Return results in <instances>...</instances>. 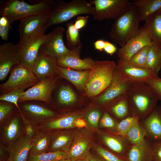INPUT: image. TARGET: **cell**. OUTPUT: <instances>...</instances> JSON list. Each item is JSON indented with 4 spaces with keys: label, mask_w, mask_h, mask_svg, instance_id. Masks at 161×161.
<instances>
[{
    "label": "cell",
    "mask_w": 161,
    "mask_h": 161,
    "mask_svg": "<svg viewBox=\"0 0 161 161\" xmlns=\"http://www.w3.org/2000/svg\"><path fill=\"white\" fill-rule=\"evenodd\" d=\"M103 50L107 54L112 55L116 52L117 48L112 44L109 41H106Z\"/></svg>",
    "instance_id": "cell-49"
},
{
    "label": "cell",
    "mask_w": 161,
    "mask_h": 161,
    "mask_svg": "<svg viewBox=\"0 0 161 161\" xmlns=\"http://www.w3.org/2000/svg\"><path fill=\"white\" fill-rule=\"evenodd\" d=\"M152 89L158 100L161 101V78L158 77L152 78L146 83Z\"/></svg>",
    "instance_id": "cell-44"
},
{
    "label": "cell",
    "mask_w": 161,
    "mask_h": 161,
    "mask_svg": "<svg viewBox=\"0 0 161 161\" xmlns=\"http://www.w3.org/2000/svg\"><path fill=\"white\" fill-rule=\"evenodd\" d=\"M50 13L32 15L21 20L19 25V41L24 40L45 27H48Z\"/></svg>",
    "instance_id": "cell-15"
},
{
    "label": "cell",
    "mask_w": 161,
    "mask_h": 161,
    "mask_svg": "<svg viewBox=\"0 0 161 161\" xmlns=\"http://www.w3.org/2000/svg\"><path fill=\"white\" fill-rule=\"evenodd\" d=\"M68 152L71 161L85 159L89 154L91 140L90 136L83 132L77 133Z\"/></svg>",
    "instance_id": "cell-21"
},
{
    "label": "cell",
    "mask_w": 161,
    "mask_h": 161,
    "mask_svg": "<svg viewBox=\"0 0 161 161\" xmlns=\"http://www.w3.org/2000/svg\"><path fill=\"white\" fill-rule=\"evenodd\" d=\"M58 100L61 104L70 105L77 100L76 95L72 89L67 86H63L59 89L58 94Z\"/></svg>",
    "instance_id": "cell-36"
},
{
    "label": "cell",
    "mask_w": 161,
    "mask_h": 161,
    "mask_svg": "<svg viewBox=\"0 0 161 161\" xmlns=\"http://www.w3.org/2000/svg\"><path fill=\"white\" fill-rule=\"evenodd\" d=\"M54 1L43 0L30 4L24 1L2 0L0 2V15L5 16L11 24L32 15L50 13Z\"/></svg>",
    "instance_id": "cell-2"
},
{
    "label": "cell",
    "mask_w": 161,
    "mask_h": 161,
    "mask_svg": "<svg viewBox=\"0 0 161 161\" xmlns=\"http://www.w3.org/2000/svg\"><path fill=\"white\" fill-rule=\"evenodd\" d=\"M106 44V41L103 39H99L93 43L95 49L102 51L104 49Z\"/></svg>",
    "instance_id": "cell-51"
},
{
    "label": "cell",
    "mask_w": 161,
    "mask_h": 161,
    "mask_svg": "<svg viewBox=\"0 0 161 161\" xmlns=\"http://www.w3.org/2000/svg\"><path fill=\"white\" fill-rule=\"evenodd\" d=\"M140 121L146 130V138L153 143L161 141V106H157L146 118Z\"/></svg>",
    "instance_id": "cell-20"
},
{
    "label": "cell",
    "mask_w": 161,
    "mask_h": 161,
    "mask_svg": "<svg viewBox=\"0 0 161 161\" xmlns=\"http://www.w3.org/2000/svg\"><path fill=\"white\" fill-rule=\"evenodd\" d=\"M11 24L7 18L5 16L0 18V36L3 41L8 40L9 31L11 27Z\"/></svg>",
    "instance_id": "cell-43"
},
{
    "label": "cell",
    "mask_w": 161,
    "mask_h": 161,
    "mask_svg": "<svg viewBox=\"0 0 161 161\" xmlns=\"http://www.w3.org/2000/svg\"><path fill=\"white\" fill-rule=\"evenodd\" d=\"M21 117L24 135L27 137L32 139L39 130L38 124L27 118L23 114Z\"/></svg>",
    "instance_id": "cell-40"
},
{
    "label": "cell",
    "mask_w": 161,
    "mask_h": 161,
    "mask_svg": "<svg viewBox=\"0 0 161 161\" xmlns=\"http://www.w3.org/2000/svg\"><path fill=\"white\" fill-rule=\"evenodd\" d=\"M92 15L94 20L117 19L131 7L128 0H93Z\"/></svg>",
    "instance_id": "cell-6"
},
{
    "label": "cell",
    "mask_w": 161,
    "mask_h": 161,
    "mask_svg": "<svg viewBox=\"0 0 161 161\" xmlns=\"http://www.w3.org/2000/svg\"><path fill=\"white\" fill-rule=\"evenodd\" d=\"M101 116V113L99 111L94 110L88 113L87 118L89 123L92 126L97 127L98 126Z\"/></svg>",
    "instance_id": "cell-46"
},
{
    "label": "cell",
    "mask_w": 161,
    "mask_h": 161,
    "mask_svg": "<svg viewBox=\"0 0 161 161\" xmlns=\"http://www.w3.org/2000/svg\"><path fill=\"white\" fill-rule=\"evenodd\" d=\"M21 63V57L17 44L11 42L0 45V80H4L11 68Z\"/></svg>",
    "instance_id": "cell-14"
},
{
    "label": "cell",
    "mask_w": 161,
    "mask_h": 161,
    "mask_svg": "<svg viewBox=\"0 0 161 161\" xmlns=\"http://www.w3.org/2000/svg\"><path fill=\"white\" fill-rule=\"evenodd\" d=\"M132 2L138 9L141 21L147 18L161 8V0H134Z\"/></svg>",
    "instance_id": "cell-31"
},
{
    "label": "cell",
    "mask_w": 161,
    "mask_h": 161,
    "mask_svg": "<svg viewBox=\"0 0 161 161\" xmlns=\"http://www.w3.org/2000/svg\"><path fill=\"white\" fill-rule=\"evenodd\" d=\"M24 89H20L15 90L7 93L4 94L0 96V100L14 104L18 109L21 116L22 114L19 106L18 102L19 99L22 93L24 92Z\"/></svg>",
    "instance_id": "cell-41"
},
{
    "label": "cell",
    "mask_w": 161,
    "mask_h": 161,
    "mask_svg": "<svg viewBox=\"0 0 161 161\" xmlns=\"http://www.w3.org/2000/svg\"><path fill=\"white\" fill-rule=\"evenodd\" d=\"M65 31L64 27L60 26L54 28L47 34L40 49L55 59L72 52L74 51L69 50L64 44L63 37Z\"/></svg>",
    "instance_id": "cell-10"
},
{
    "label": "cell",
    "mask_w": 161,
    "mask_h": 161,
    "mask_svg": "<svg viewBox=\"0 0 161 161\" xmlns=\"http://www.w3.org/2000/svg\"><path fill=\"white\" fill-rule=\"evenodd\" d=\"M57 74L74 84L79 90H84L90 70L78 71L57 66Z\"/></svg>",
    "instance_id": "cell-26"
},
{
    "label": "cell",
    "mask_w": 161,
    "mask_h": 161,
    "mask_svg": "<svg viewBox=\"0 0 161 161\" xmlns=\"http://www.w3.org/2000/svg\"><path fill=\"white\" fill-rule=\"evenodd\" d=\"M51 131L39 130L32 139V143L29 154L37 155L48 152L50 143Z\"/></svg>",
    "instance_id": "cell-30"
},
{
    "label": "cell",
    "mask_w": 161,
    "mask_h": 161,
    "mask_svg": "<svg viewBox=\"0 0 161 161\" xmlns=\"http://www.w3.org/2000/svg\"><path fill=\"white\" fill-rule=\"evenodd\" d=\"M12 106L5 103L0 104V124H2L8 118L12 111Z\"/></svg>",
    "instance_id": "cell-45"
},
{
    "label": "cell",
    "mask_w": 161,
    "mask_h": 161,
    "mask_svg": "<svg viewBox=\"0 0 161 161\" xmlns=\"http://www.w3.org/2000/svg\"><path fill=\"white\" fill-rule=\"evenodd\" d=\"M80 52L74 51L54 59L57 65L61 67L78 71L91 69L95 61L90 58L81 59L80 58Z\"/></svg>",
    "instance_id": "cell-19"
},
{
    "label": "cell",
    "mask_w": 161,
    "mask_h": 161,
    "mask_svg": "<svg viewBox=\"0 0 161 161\" xmlns=\"http://www.w3.org/2000/svg\"><path fill=\"white\" fill-rule=\"evenodd\" d=\"M93 6L92 0H72L68 2L61 0L54 1L48 26L64 23L77 16L92 15Z\"/></svg>",
    "instance_id": "cell-4"
},
{
    "label": "cell",
    "mask_w": 161,
    "mask_h": 161,
    "mask_svg": "<svg viewBox=\"0 0 161 161\" xmlns=\"http://www.w3.org/2000/svg\"><path fill=\"white\" fill-rule=\"evenodd\" d=\"M150 47L147 46L142 48L133 55L127 62L135 66L147 69V58Z\"/></svg>",
    "instance_id": "cell-37"
},
{
    "label": "cell",
    "mask_w": 161,
    "mask_h": 161,
    "mask_svg": "<svg viewBox=\"0 0 161 161\" xmlns=\"http://www.w3.org/2000/svg\"><path fill=\"white\" fill-rule=\"evenodd\" d=\"M153 143L145 137L139 143L133 145L125 158L127 161H153Z\"/></svg>",
    "instance_id": "cell-22"
},
{
    "label": "cell",
    "mask_w": 161,
    "mask_h": 161,
    "mask_svg": "<svg viewBox=\"0 0 161 161\" xmlns=\"http://www.w3.org/2000/svg\"><path fill=\"white\" fill-rule=\"evenodd\" d=\"M131 116L140 121L146 118L157 106L159 100L146 83L132 84L126 94Z\"/></svg>",
    "instance_id": "cell-1"
},
{
    "label": "cell",
    "mask_w": 161,
    "mask_h": 161,
    "mask_svg": "<svg viewBox=\"0 0 161 161\" xmlns=\"http://www.w3.org/2000/svg\"><path fill=\"white\" fill-rule=\"evenodd\" d=\"M117 68L122 76L132 84L145 83L157 77L148 69L135 66L123 60L119 59Z\"/></svg>",
    "instance_id": "cell-16"
},
{
    "label": "cell",
    "mask_w": 161,
    "mask_h": 161,
    "mask_svg": "<svg viewBox=\"0 0 161 161\" xmlns=\"http://www.w3.org/2000/svg\"><path fill=\"white\" fill-rule=\"evenodd\" d=\"M56 80V78L53 76L40 80L23 92L18 102L38 100L50 103L52 91Z\"/></svg>",
    "instance_id": "cell-11"
},
{
    "label": "cell",
    "mask_w": 161,
    "mask_h": 161,
    "mask_svg": "<svg viewBox=\"0 0 161 161\" xmlns=\"http://www.w3.org/2000/svg\"><path fill=\"white\" fill-rule=\"evenodd\" d=\"M57 65L55 59L46 54L40 49L32 69L39 80L54 76L57 73Z\"/></svg>",
    "instance_id": "cell-17"
},
{
    "label": "cell",
    "mask_w": 161,
    "mask_h": 161,
    "mask_svg": "<svg viewBox=\"0 0 161 161\" xmlns=\"http://www.w3.org/2000/svg\"><path fill=\"white\" fill-rule=\"evenodd\" d=\"M140 21L139 11L133 4L127 12L115 20L111 27L110 38L121 47H123L138 33Z\"/></svg>",
    "instance_id": "cell-3"
},
{
    "label": "cell",
    "mask_w": 161,
    "mask_h": 161,
    "mask_svg": "<svg viewBox=\"0 0 161 161\" xmlns=\"http://www.w3.org/2000/svg\"><path fill=\"white\" fill-rule=\"evenodd\" d=\"M39 81L31 68L20 63L14 66L7 80L0 85V90L5 94L15 90L25 89Z\"/></svg>",
    "instance_id": "cell-7"
},
{
    "label": "cell",
    "mask_w": 161,
    "mask_h": 161,
    "mask_svg": "<svg viewBox=\"0 0 161 161\" xmlns=\"http://www.w3.org/2000/svg\"><path fill=\"white\" fill-rule=\"evenodd\" d=\"M81 114L78 113L68 114L55 117V116L38 124L39 130L51 131L75 127L73 123L74 120L80 117Z\"/></svg>",
    "instance_id": "cell-23"
},
{
    "label": "cell",
    "mask_w": 161,
    "mask_h": 161,
    "mask_svg": "<svg viewBox=\"0 0 161 161\" xmlns=\"http://www.w3.org/2000/svg\"><path fill=\"white\" fill-rule=\"evenodd\" d=\"M116 67L114 61H95L86 85L85 95L93 97L103 92L110 83Z\"/></svg>",
    "instance_id": "cell-5"
},
{
    "label": "cell",
    "mask_w": 161,
    "mask_h": 161,
    "mask_svg": "<svg viewBox=\"0 0 161 161\" xmlns=\"http://www.w3.org/2000/svg\"><path fill=\"white\" fill-rule=\"evenodd\" d=\"M101 139L107 150L117 155L125 158L126 154L132 145L124 136L109 132H104Z\"/></svg>",
    "instance_id": "cell-18"
},
{
    "label": "cell",
    "mask_w": 161,
    "mask_h": 161,
    "mask_svg": "<svg viewBox=\"0 0 161 161\" xmlns=\"http://www.w3.org/2000/svg\"><path fill=\"white\" fill-rule=\"evenodd\" d=\"M51 132L50 143L48 152L61 151L68 153L73 142V134L62 130Z\"/></svg>",
    "instance_id": "cell-24"
},
{
    "label": "cell",
    "mask_w": 161,
    "mask_h": 161,
    "mask_svg": "<svg viewBox=\"0 0 161 161\" xmlns=\"http://www.w3.org/2000/svg\"><path fill=\"white\" fill-rule=\"evenodd\" d=\"M32 143V139L24 134L8 149V161H27Z\"/></svg>",
    "instance_id": "cell-25"
},
{
    "label": "cell",
    "mask_w": 161,
    "mask_h": 161,
    "mask_svg": "<svg viewBox=\"0 0 161 161\" xmlns=\"http://www.w3.org/2000/svg\"><path fill=\"white\" fill-rule=\"evenodd\" d=\"M67 47L70 50L81 52L82 45L79 36L80 31L74 26V22L71 21L66 25Z\"/></svg>",
    "instance_id": "cell-33"
},
{
    "label": "cell",
    "mask_w": 161,
    "mask_h": 161,
    "mask_svg": "<svg viewBox=\"0 0 161 161\" xmlns=\"http://www.w3.org/2000/svg\"><path fill=\"white\" fill-rule=\"evenodd\" d=\"M68 158L67 152L59 151L48 152L37 155L29 154L27 161H58Z\"/></svg>",
    "instance_id": "cell-35"
},
{
    "label": "cell",
    "mask_w": 161,
    "mask_h": 161,
    "mask_svg": "<svg viewBox=\"0 0 161 161\" xmlns=\"http://www.w3.org/2000/svg\"><path fill=\"white\" fill-rule=\"evenodd\" d=\"M161 68V49L155 45L150 47L147 61V69L155 75L158 76Z\"/></svg>",
    "instance_id": "cell-32"
},
{
    "label": "cell",
    "mask_w": 161,
    "mask_h": 161,
    "mask_svg": "<svg viewBox=\"0 0 161 161\" xmlns=\"http://www.w3.org/2000/svg\"><path fill=\"white\" fill-rule=\"evenodd\" d=\"M154 160L161 161V141L153 143Z\"/></svg>",
    "instance_id": "cell-48"
},
{
    "label": "cell",
    "mask_w": 161,
    "mask_h": 161,
    "mask_svg": "<svg viewBox=\"0 0 161 161\" xmlns=\"http://www.w3.org/2000/svg\"><path fill=\"white\" fill-rule=\"evenodd\" d=\"M95 150L99 156L106 161H127L126 158L120 157L103 147L98 146Z\"/></svg>",
    "instance_id": "cell-42"
},
{
    "label": "cell",
    "mask_w": 161,
    "mask_h": 161,
    "mask_svg": "<svg viewBox=\"0 0 161 161\" xmlns=\"http://www.w3.org/2000/svg\"><path fill=\"white\" fill-rule=\"evenodd\" d=\"M85 161H106L100 156L97 157L89 154L85 158Z\"/></svg>",
    "instance_id": "cell-52"
},
{
    "label": "cell",
    "mask_w": 161,
    "mask_h": 161,
    "mask_svg": "<svg viewBox=\"0 0 161 161\" xmlns=\"http://www.w3.org/2000/svg\"><path fill=\"white\" fill-rule=\"evenodd\" d=\"M58 161H71V160L69 158L63 159Z\"/></svg>",
    "instance_id": "cell-53"
},
{
    "label": "cell",
    "mask_w": 161,
    "mask_h": 161,
    "mask_svg": "<svg viewBox=\"0 0 161 161\" xmlns=\"http://www.w3.org/2000/svg\"><path fill=\"white\" fill-rule=\"evenodd\" d=\"M153 161H155L153 160Z\"/></svg>",
    "instance_id": "cell-56"
},
{
    "label": "cell",
    "mask_w": 161,
    "mask_h": 161,
    "mask_svg": "<svg viewBox=\"0 0 161 161\" xmlns=\"http://www.w3.org/2000/svg\"><path fill=\"white\" fill-rule=\"evenodd\" d=\"M47 26L17 44L21 57V64L32 68L37 57L41 47L47 35Z\"/></svg>",
    "instance_id": "cell-8"
},
{
    "label": "cell",
    "mask_w": 161,
    "mask_h": 161,
    "mask_svg": "<svg viewBox=\"0 0 161 161\" xmlns=\"http://www.w3.org/2000/svg\"><path fill=\"white\" fill-rule=\"evenodd\" d=\"M8 161V160H7L6 161Z\"/></svg>",
    "instance_id": "cell-55"
},
{
    "label": "cell",
    "mask_w": 161,
    "mask_h": 161,
    "mask_svg": "<svg viewBox=\"0 0 161 161\" xmlns=\"http://www.w3.org/2000/svg\"><path fill=\"white\" fill-rule=\"evenodd\" d=\"M153 45L148 31L144 25L140 28L138 33L129 41L117 52L119 59L128 61L136 53L144 47Z\"/></svg>",
    "instance_id": "cell-12"
},
{
    "label": "cell",
    "mask_w": 161,
    "mask_h": 161,
    "mask_svg": "<svg viewBox=\"0 0 161 161\" xmlns=\"http://www.w3.org/2000/svg\"><path fill=\"white\" fill-rule=\"evenodd\" d=\"M20 117L18 115H16L0 125L1 143L8 149L24 134Z\"/></svg>",
    "instance_id": "cell-13"
},
{
    "label": "cell",
    "mask_w": 161,
    "mask_h": 161,
    "mask_svg": "<svg viewBox=\"0 0 161 161\" xmlns=\"http://www.w3.org/2000/svg\"><path fill=\"white\" fill-rule=\"evenodd\" d=\"M144 25L153 45L161 49V8L148 16Z\"/></svg>",
    "instance_id": "cell-27"
},
{
    "label": "cell",
    "mask_w": 161,
    "mask_h": 161,
    "mask_svg": "<svg viewBox=\"0 0 161 161\" xmlns=\"http://www.w3.org/2000/svg\"><path fill=\"white\" fill-rule=\"evenodd\" d=\"M25 112L32 118L31 121L39 124L46 120L55 117L53 111L44 107L33 104H26L23 106Z\"/></svg>",
    "instance_id": "cell-29"
},
{
    "label": "cell",
    "mask_w": 161,
    "mask_h": 161,
    "mask_svg": "<svg viewBox=\"0 0 161 161\" xmlns=\"http://www.w3.org/2000/svg\"><path fill=\"white\" fill-rule=\"evenodd\" d=\"M146 130L139 121L133 125L124 136L133 145L140 143L146 137Z\"/></svg>",
    "instance_id": "cell-34"
},
{
    "label": "cell",
    "mask_w": 161,
    "mask_h": 161,
    "mask_svg": "<svg viewBox=\"0 0 161 161\" xmlns=\"http://www.w3.org/2000/svg\"><path fill=\"white\" fill-rule=\"evenodd\" d=\"M89 17L88 15L78 16L74 22V26L75 28L80 31L81 29L84 27L86 25Z\"/></svg>",
    "instance_id": "cell-47"
},
{
    "label": "cell",
    "mask_w": 161,
    "mask_h": 161,
    "mask_svg": "<svg viewBox=\"0 0 161 161\" xmlns=\"http://www.w3.org/2000/svg\"><path fill=\"white\" fill-rule=\"evenodd\" d=\"M118 122L106 110L103 114L100 124L101 127L111 131L110 133L115 134Z\"/></svg>",
    "instance_id": "cell-39"
},
{
    "label": "cell",
    "mask_w": 161,
    "mask_h": 161,
    "mask_svg": "<svg viewBox=\"0 0 161 161\" xmlns=\"http://www.w3.org/2000/svg\"><path fill=\"white\" fill-rule=\"evenodd\" d=\"M132 84L122 76L116 67L110 83L97 97V104L106 107L114 101L126 96Z\"/></svg>",
    "instance_id": "cell-9"
},
{
    "label": "cell",
    "mask_w": 161,
    "mask_h": 161,
    "mask_svg": "<svg viewBox=\"0 0 161 161\" xmlns=\"http://www.w3.org/2000/svg\"><path fill=\"white\" fill-rule=\"evenodd\" d=\"M75 161H85V159H82L77 160Z\"/></svg>",
    "instance_id": "cell-54"
},
{
    "label": "cell",
    "mask_w": 161,
    "mask_h": 161,
    "mask_svg": "<svg viewBox=\"0 0 161 161\" xmlns=\"http://www.w3.org/2000/svg\"><path fill=\"white\" fill-rule=\"evenodd\" d=\"M106 108L118 122L131 116L126 95L112 103Z\"/></svg>",
    "instance_id": "cell-28"
},
{
    "label": "cell",
    "mask_w": 161,
    "mask_h": 161,
    "mask_svg": "<svg viewBox=\"0 0 161 161\" xmlns=\"http://www.w3.org/2000/svg\"><path fill=\"white\" fill-rule=\"evenodd\" d=\"M139 121L137 117L132 116L121 120L117 124L115 134L124 136L133 125Z\"/></svg>",
    "instance_id": "cell-38"
},
{
    "label": "cell",
    "mask_w": 161,
    "mask_h": 161,
    "mask_svg": "<svg viewBox=\"0 0 161 161\" xmlns=\"http://www.w3.org/2000/svg\"><path fill=\"white\" fill-rule=\"evenodd\" d=\"M75 127L78 128H82L87 126V123L85 120L81 117L75 119L73 123Z\"/></svg>",
    "instance_id": "cell-50"
}]
</instances>
